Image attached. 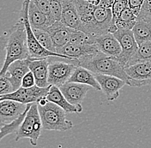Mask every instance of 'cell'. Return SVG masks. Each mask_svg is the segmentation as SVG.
I'll use <instances>...</instances> for the list:
<instances>
[{
    "mask_svg": "<svg viewBox=\"0 0 151 148\" xmlns=\"http://www.w3.org/2000/svg\"><path fill=\"white\" fill-rule=\"evenodd\" d=\"M145 0H128L129 2V8L133 11V13L137 16L140 9H141L142 5Z\"/></svg>",
    "mask_w": 151,
    "mask_h": 148,
    "instance_id": "34",
    "label": "cell"
},
{
    "mask_svg": "<svg viewBox=\"0 0 151 148\" xmlns=\"http://www.w3.org/2000/svg\"><path fill=\"white\" fill-rule=\"evenodd\" d=\"M28 67L35 76L36 86L40 87H47L50 86L48 83V58L30 60Z\"/></svg>",
    "mask_w": 151,
    "mask_h": 148,
    "instance_id": "18",
    "label": "cell"
},
{
    "mask_svg": "<svg viewBox=\"0 0 151 148\" xmlns=\"http://www.w3.org/2000/svg\"><path fill=\"white\" fill-rule=\"evenodd\" d=\"M68 82H75V83L88 85L98 91L101 90L98 82L96 81L94 73H92L91 71H89L88 69H85L82 66H77L76 68L75 71L70 76Z\"/></svg>",
    "mask_w": 151,
    "mask_h": 148,
    "instance_id": "20",
    "label": "cell"
},
{
    "mask_svg": "<svg viewBox=\"0 0 151 148\" xmlns=\"http://www.w3.org/2000/svg\"><path fill=\"white\" fill-rule=\"evenodd\" d=\"M69 43L75 45H94V38L85 34L84 32L73 29Z\"/></svg>",
    "mask_w": 151,
    "mask_h": 148,
    "instance_id": "25",
    "label": "cell"
},
{
    "mask_svg": "<svg viewBox=\"0 0 151 148\" xmlns=\"http://www.w3.org/2000/svg\"><path fill=\"white\" fill-rule=\"evenodd\" d=\"M94 45L101 52L116 59L119 56L122 51L119 42L114 37L113 34L111 33L94 37Z\"/></svg>",
    "mask_w": 151,
    "mask_h": 148,
    "instance_id": "12",
    "label": "cell"
},
{
    "mask_svg": "<svg viewBox=\"0 0 151 148\" xmlns=\"http://www.w3.org/2000/svg\"><path fill=\"white\" fill-rule=\"evenodd\" d=\"M107 101H113L119 97V91L126 82L121 79L105 74H94Z\"/></svg>",
    "mask_w": 151,
    "mask_h": 148,
    "instance_id": "9",
    "label": "cell"
},
{
    "mask_svg": "<svg viewBox=\"0 0 151 148\" xmlns=\"http://www.w3.org/2000/svg\"><path fill=\"white\" fill-rule=\"evenodd\" d=\"M28 104H24L14 100H1L0 121L4 125L15 122L25 112Z\"/></svg>",
    "mask_w": 151,
    "mask_h": 148,
    "instance_id": "10",
    "label": "cell"
},
{
    "mask_svg": "<svg viewBox=\"0 0 151 148\" xmlns=\"http://www.w3.org/2000/svg\"><path fill=\"white\" fill-rule=\"evenodd\" d=\"M46 30L52 38L53 46L56 49L57 52L58 49L64 47L66 44L70 42V34L73 29L66 27L61 21H55Z\"/></svg>",
    "mask_w": 151,
    "mask_h": 148,
    "instance_id": "14",
    "label": "cell"
},
{
    "mask_svg": "<svg viewBox=\"0 0 151 148\" xmlns=\"http://www.w3.org/2000/svg\"><path fill=\"white\" fill-rule=\"evenodd\" d=\"M48 83L58 87L69 82L70 76L79 66L78 59L69 60L58 56L48 57Z\"/></svg>",
    "mask_w": 151,
    "mask_h": 148,
    "instance_id": "4",
    "label": "cell"
},
{
    "mask_svg": "<svg viewBox=\"0 0 151 148\" xmlns=\"http://www.w3.org/2000/svg\"><path fill=\"white\" fill-rule=\"evenodd\" d=\"M51 12L56 21H61V15H62V2L61 0H48Z\"/></svg>",
    "mask_w": 151,
    "mask_h": 148,
    "instance_id": "29",
    "label": "cell"
},
{
    "mask_svg": "<svg viewBox=\"0 0 151 148\" xmlns=\"http://www.w3.org/2000/svg\"><path fill=\"white\" fill-rule=\"evenodd\" d=\"M28 55L27 33L24 24L18 21L8 32V41L6 45V57L4 65L0 72V76L4 75L9 66L17 60L28 59Z\"/></svg>",
    "mask_w": 151,
    "mask_h": 148,
    "instance_id": "1",
    "label": "cell"
},
{
    "mask_svg": "<svg viewBox=\"0 0 151 148\" xmlns=\"http://www.w3.org/2000/svg\"><path fill=\"white\" fill-rule=\"evenodd\" d=\"M128 81L126 85L132 87L151 86V62L141 63L125 68Z\"/></svg>",
    "mask_w": 151,
    "mask_h": 148,
    "instance_id": "7",
    "label": "cell"
},
{
    "mask_svg": "<svg viewBox=\"0 0 151 148\" xmlns=\"http://www.w3.org/2000/svg\"><path fill=\"white\" fill-rule=\"evenodd\" d=\"M39 9H40L44 14H46L49 18L51 19L53 21H56L51 12V8H50V4H49V1L48 0H31Z\"/></svg>",
    "mask_w": 151,
    "mask_h": 148,
    "instance_id": "32",
    "label": "cell"
},
{
    "mask_svg": "<svg viewBox=\"0 0 151 148\" xmlns=\"http://www.w3.org/2000/svg\"><path fill=\"white\" fill-rule=\"evenodd\" d=\"M129 6L128 0H114L112 7V13H113V23L115 24V21L119 18L122 11L126 7Z\"/></svg>",
    "mask_w": 151,
    "mask_h": 148,
    "instance_id": "28",
    "label": "cell"
},
{
    "mask_svg": "<svg viewBox=\"0 0 151 148\" xmlns=\"http://www.w3.org/2000/svg\"><path fill=\"white\" fill-rule=\"evenodd\" d=\"M113 35L119 42L122 49L121 54L117 58V60L125 68V65L138 49V45L134 38L132 30L118 29Z\"/></svg>",
    "mask_w": 151,
    "mask_h": 148,
    "instance_id": "8",
    "label": "cell"
},
{
    "mask_svg": "<svg viewBox=\"0 0 151 148\" xmlns=\"http://www.w3.org/2000/svg\"><path fill=\"white\" fill-rule=\"evenodd\" d=\"M100 52L95 45H75L68 43L57 51V53L74 59H80L84 56L94 55Z\"/></svg>",
    "mask_w": 151,
    "mask_h": 148,
    "instance_id": "16",
    "label": "cell"
},
{
    "mask_svg": "<svg viewBox=\"0 0 151 148\" xmlns=\"http://www.w3.org/2000/svg\"><path fill=\"white\" fill-rule=\"evenodd\" d=\"M8 41V33L0 37V72L4 65L6 57V45Z\"/></svg>",
    "mask_w": 151,
    "mask_h": 148,
    "instance_id": "31",
    "label": "cell"
},
{
    "mask_svg": "<svg viewBox=\"0 0 151 148\" xmlns=\"http://www.w3.org/2000/svg\"><path fill=\"white\" fill-rule=\"evenodd\" d=\"M15 90L6 74L0 76V96L13 93Z\"/></svg>",
    "mask_w": 151,
    "mask_h": 148,
    "instance_id": "30",
    "label": "cell"
},
{
    "mask_svg": "<svg viewBox=\"0 0 151 148\" xmlns=\"http://www.w3.org/2000/svg\"><path fill=\"white\" fill-rule=\"evenodd\" d=\"M91 87L75 82H66L59 87L60 91L64 94L69 103L74 105H80L84 99L87 93Z\"/></svg>",
    "mask_w": 151,
    "mask_h": 148,
    "instance_id": "11",
    "label": "cell"
},
{
    "mask_svg": "<svg viewBox=\"0 0 151 148\" xmlns=\"http://www.w3.org/2000/svg\"><path fill=\"white\" fill-rule=\"evenodd\" d=\"M79 66L88 69L94 74H105L115 76L125 82L128 81L125 68L116 58L105 55L102 52L84 56L78 59Z\"/></svg>",
    "mask_w": 151,
    "mask_h": 148,
    "instance_id": "2",
    "label": "cell"
},
{
    "mask_svg": "<svg viewBox=\"0 0 151 148\" xmlns=\"http://www.w3.org/2000/svg\"><path fill=\"white\" fill-rule=\"evenodd\" d=\"M136 21L137 16L128 6L123 10L119 18L115 21V26L118 29L132 30V28L136 24Z\"/></svg>",
    "mask_w": 151,
    "mask_h": 148,
    "instance_id": "23",
    "label": "cell"
},
{
    "mask_svg": "<svg viewBox=\"0 0 151 148\" xmlns=\"http://www.w3.org/2000/svg\"><path fill=\"white\" fill-rule=\"evenodd\" d=\"M134 38L138 45L151 40V24L143 21L137 20L135 26L132 28Z\"/></svg>",
    "mask_w": 151,
    "mask_h": 148,
    "instance_id": "21",
    "label": "cell"
},
{
    "mask_svg": "<svg viewBox=\"0 0 151 148\" xmlns=\"http://www.w3.org/2000/svg\"><path fill=\"white\" fill-rule=\"evenodd\" d=\"M137 20L143 21L151 24V0H145L142 5Z\"/></svg>",
    "mask_w": 151,
    "mask_h": 148,
    "instance_id": "27",
    "label": "cell"
},
{
    "mask_svg": "<svg viewBox=\"0 0 151 148\" xmlns=\"http://www.w3.org/2000/svg\"><path fill=\"white\" fill-rule=\"evenodd\" d=\"M31 105H32V104H28L27 110H26L25 112L19 117L18 119H17L15 122H11V123H9V124H6V125H4V126L3 127V129H2L1 132H0V141L4 139L6 135H8L9 134L16 133V132L17 131L19 126H20L21 123L22 122V121L24 119V117H25V116H26L28 111L30 109Z\"/></svg>",
    "mask_w": 151,
    "mask_h": 148,
    "instance_id": "26",
    "label": "cell"
},
{
    "mask_svg": "<svg viewBox=\"0 0 151 148\" xmlns=\"http://www.w3.org/2000/svg\"><path fill=\"white\" fill-rule=\"evenodd\" d=\"M29 62H30L29 58L15 61L9 65L7 69V72L5 74L8 76L9 82L12 84L15 91L21 87L22 78L28 72L30 71L28 67Z\"/></svg>",
    "mask_w": 151,
    "mask_h": 148,
    "instance_id": "15",
    "label": "cell"
},
{
    "mask_svg": "<svg viewBox=\"0 0 151 148\" xmlns=\"http://www.w3.org/2000/svg\"><path fill=\"white\" fill-rule=\"evenodd\" d=\"M37 105L43 129L66 131L73 128L72 122L66 119L65 111L57 104L47 101L43 105Z\"/></svg>",
    "mask_w": 151,
    "mask_h": 148,
    "instance_id": "3",
    "label": "cell"
},
{
    "mask_svg": "<svg viewBox=\"0 0 151 148\" xmlns=\"http://www.w3.org/2000/svg\"><path fill=\"white\" fill-rule=\"evenodd\" d=\"M61 2L62 15L60 21L68 28L83 31V25L73 0H61Z\"/></svg>",
    "mask_w": 151,
    "mask_h": 148,
    "instance_id": "13",
    "label": "cell"
},
{
    "mask_svg": "<svg viewBox=\"0 0 151 148\" xmlns=\"http://www.w3.org/2000/svg\"><path fill=\"white\" fill-rule=\"evenodd\" d=\"M35 85H36V83H35V76H34V74H33V73L31 71H29L22 78V86L21 87H25V88H28V87H34Z\"/></svg>",
    "mask_w": 151,
    "mask_h": 148,
    "instance_id": "33",
    "label": "cell"
},
{
    "mask_svg": "<svg viewBox=\"0 0 151 148\" xmlns=\"http://www.w3.org/2000/svg\"><path fill=\"white\" fill-rule=\"evenodd\" d=\"M84 1L88 2L89 4H93L94 6H99L100 4H101V0H84Z\"/></svg>",
    "mask_w": 151,
    "mask_h": 148,
    "instance_id": "35",
    "label": "cell"
},
{
    "mask_svg": "<svg viewBox=\"0 0 151 148\" xmlns=\"http://www.w3.org/2000/svg\"><path fill=\"white\" fill-rule=\"evenodd\" d=\"M33 29V28H32ZM34 34L38 40V42L44 47L47 50L52 51V52H56V49L53 46L52 38L50 36V34H48L47 30H43V29H33Z\"/></svg>",
    "mask_w": 151,
    "mask_h": 148,
    "instance_id": "24",
    "label": "cell"
},
{
    "mask_svg": "<svg viewBox=\"0 0 151 148\" xmlns=\"http://www.w3.org/2000/svg\"><path fill=\"white\" fill-rule=\"evenodd\" d=\"M46 98L49 102H52L62 108L66 113H81L83 111L82 104L74 105L69 103L64 94L60 91L59 87L56 86H51Z\"/></svg>",
    "mask_w": 151,
    "mask_h": 148,
    "instance_id": "17",
    "label": "cell"
},
{
    "mask_svg": "<svg viewBox=\"0 0 151 148\" xmlns=\"http://www.w3.org/2000/svg\"><path fill=\"white\" fill-rule=\"evenodd\" d=\"M4 126V124L0 121V132H1V130H2V129H3V127Z\"/></svg>",
    "mask_w": 151,
    "mask_h": 148,
    "instance_id": "36",
    "label": "cell"
},
{
    "mask_svg": "<svg viewBox=\"0 0 151 148\" xmlns=\"http://www.w3.org/2000/svg\"><path fill=\"white\" fill-rule=\"evenodd\" d=\"M50 87L51 86L47 87H40L36 85L28 88L21 87L13 93L0 96V101L14 100L24 104L38 103L40 99L47 97V93L50 90Z\"/></svg>",
    "mask_w": 151,
    "mask_h": 148,
    "instance_id": "6",
    "label": "cell"
},
{
    "mask_svg": "<svg viewBox=\"0 0 151 148\" xmlns=\"http://www.w3.org/2000/svg\"><path fill=\"white\" fill-rule=\"evenodd\" d=\"M42 129L43 127L38 111V105L36 103H34L16 132V141L27 138L29 139L32 146L36 147Z\"/></svg>",
    "mask_w": 151,
    "mask_h": 148,
    "instance_id": "5",
    "label": "cell"
},
{
    "mask_svg": "<svg viewBox=\"0 0 151 148\" xmlns=\"http://www.w3.org/2000/svg\"><path fill=\"white\" fill-rule=\"evenodd\" d=\"M146 62H151V40L138 46L135 54L132 56L127 64L125 65V68Z\"/></svg>",
    "mask_w": 151,
    "mask_h": 148,
    "instance_id": "22",
    "label": "cell"
},
{
    "mask_svg": "<svg viewBox=\"0 0 151 148\" xmlns=\"http://www.w3.org/2000/svg\"><path fill=\"white\" fill-rule=\"evenodd\" d=\"M28 21L33 29L46 30L55 21H52L30 0L28 6Z\"/></svg>",
    "mask_w": 151,
    "mask_h": 148,
    "instance_id": "19",
    "label": "cell"
}]
</instances>
